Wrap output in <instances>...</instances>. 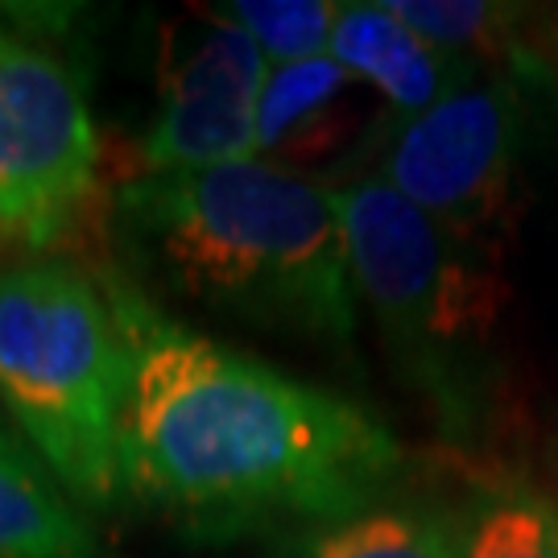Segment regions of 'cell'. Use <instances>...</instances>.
I'll return each instance as SVG.
<instances>
[{
    "instance_id": "cell-15",
    "label": "cell",
    "mask_w": 558,
    "mask_h": 558,
    "mask_svg": "<svg viewBox=\"0 0 558 558\" xmlns=\"http://www.w3.org/2000/svg\"><path fill=\"white\" fill-rule=\"evenodd\" d=\"M9 46H13V38H9L4 29H0V62H4V54H9Z\"/></svg>"
},
{
    "instance_id": "cell-4",
    "label": "cell",
    "mask_w": 558,
    "mask_h": 558,
    "mask_svg": "<svg viewBox=\"0 0 558 558\" xmlns=\"http://www.w3.org/2000/svg\"><path fill=\"white\" fill-rule=\"evenodd\" d=\"M129 348L104 281L62 260L0 274V401L83 505L120 493Z\"/></svg>"
},
{
    "instance_id": "cell-12",
    "label": "cell",
    "mask_w": 558,
    "mask_h": 558,
    "mask_svg": "<svg viewBox=\"0 0 558 558\" xmlns=\"http://www.w3.org/2000/svg\"><path fill=\"white\" fill-rule=\"evenodd\" d=\"M0 558H96L87 521L13 442H0Z\"/></svg>"
},
{
    "instance_id": "cell-16",
    "label": "cell",
    "mask_w": 558,
    "mask_h": 558,
    "mask_svg": "<svg viewBox=\"0 0 558 558\" xmlns=\"http://www.w3.org/2000/svg\"><path fill=\"white\" fill-rule=\"evenodd\" d=\"M0 442H4V426H0Z\"/></svg>"
},
{
    "instance_id": "cell-3",
    "label": "cell",
    "mask_w": 558,
    "mask_h": 558,
    "mask_svg": "<svg viewBox=\"0 0 558 558\" xmlns=\"http://www.w3.org/2000/svg\"><path fill=\"white\" fill-rule=\"evenodd\" d=\"M356 299L368 306L393 373L447 435H472L500 389V265L463 248L389 182L339 186Z\"/></svg>"
},
{
    "instance_id": "cell-9",
    "label": "cell",
    "mask_w": 558,
    "mask_h": 558,
    "mask_svg": "<svg viewBox=\"0 0 558 558\" xmlns=\"http://www.w3.org/2000/svg\"><path fill=\"white\" fill-rule=\"evenodd\" d=\"M327 54L339 66H348L360 83H368L398 124L422 117L442 96H451L472 75H480V66L447 54L442 46L422 38L414 25H405L389 9V0L339 4Z\"/></svg>"
},
{
    "instance_id": "cell-2",
    "label": "cell",
    "mask_w": 558,
    "mask_h": 558,
    "mask_svg": "<svg viewBox=\"0 0 558 558\" xmlns=\"http://www.w3.org/2000/svg\"><path fill=\"white\" fill-rule=\"evenodd\" d=\"M124 257L211 315L348 343L356 281L339 191L260 158L166 170L117 195Z\"/></svg>"
},
{
    "instance_id": "cell-5",
    "label": "cell",
    "mask_w": 558,
    "mask_h": 558,
    "mask_svg": "<svg viewBox=\"0 0 558 558\" xmlns=\"http://www.w3.org/2000/svg\"><path fill=\"white\" fill-rule=\"evenodd\" d=\"M525 87L480 71L385 141L380 179L463 248L500 265L521 223Z\"/></svg>"
},
{
    "instance_id": "cell-13",
    "label": "cell",
    "mask_w": 558,
    "mask_h": 558,
    "mask_svg": "<svg viewBox=\"0 0 558 558\" xmlns=\"http://www.w3.org/2000/svg\"><path fill=\"white\" fill-rule=\"evenodd\" d=\"M456 558H558V500L500 493L463 518Z\"/></svg>"
},
{
    "instance_id": "cell-7",
    "label": "cell",
    "mask_w": 558,
    "mask_h": 558,
    "mask_svg": "<svg viewBox=\"0 0 558 558\" xmlns=\"http://www.w3.org/2000/svg\"><path fill=\"white\" fill-rule=\"evenodd\" d=\"M265 75V54L223 4L170 21L158 46V112L141 137L145 174L257 158Z\"/></svg>"
},
{
    "instance_id": "cell-11",
    "label": "cell",
    "mask_w": 558,
    "mask_h": 558,
    "mask_svg": "<svg viewBox=\"0 0 558 558\" xmlns=\"http://www.w3.org/2000/svg\"><path fill=\"white\" fill-rule=\"evenodd\" d=\"M463 518L418 505H373L299 530L278 558H456Z\"/></svg>"
},
{
    "instance_id": "cell-6",
    "label": "cell",
    "mask_w": 558,
    "mask_h": 558,
    "mask_svg": "<svg viewBox=\"0 0 558 558\" xmlns=\"http://www.w3.org/2000/svg\"><path fill=\"white\" fill-rule=\"evenodd\" d=\"M100 137L80 80L29 41L0 62V236L46 248L96 182Z\"/></svg>"
},
{
    "instance_id": "cell-10",
    "label": "cell",
    "mask_w": 558,
    "mask_h": 558,
    "mask_svg": "<svg viewBox=\"0 0 558 558\" xmlns=\"http://www.w3.org/2000/svg\"><path fill=\"white\" fill-rule=\"evenodd\" d=\"M422 38L521 87H558V4L389 0Z\"/></svg>"
},
{
    "instance_id": "cell-1",
    "label": "cell",
    "mask_w": 558,
    "mask_h": 558,
    "mask_svg": "<svg viewBox=\"0 0 558 558\" xmlns=\"http://www.w3.org/2000/svg\"><path fill=\"white\" fill-rule=\"evenodd\" d=\"M129 348L120 493L195 542L323 525L380 505L401 468L356 401L161 319L133 281H104Z\"/></svg>"
},
{
    "instance_id": "cell-8",
    "label": "cell",
    "mask_w": 558,
    "mask_h": 558,
    "mask_svg": "<svg viewBox=\"0 0 558 558\" xmlns=\"http://www.w3.org/2000/svg\"><path fill=\"white\" fill-rule=\"evenodd\" d=\"M385 120L393 117L377 92L331 54L269 66L257 100V158L286 174L315 179L319 170L356 158Z\"/></svg>"
},
{
    "instance_id": "cell-14",
    "label": "cell",
    "mask_w": 558,
    "mask_h": 558,
    "mask_svg": "<svg viewBox=\"0 0 558 558\" xmlns=\"http://www.w3.org/2000/svg\"><path fill=\"white\" fill-rule=\"evenodd\" d=\"M223 13L253 38L269 66L323 59L336 34V0H232Z\"/></svg>"
}]
</instances>
